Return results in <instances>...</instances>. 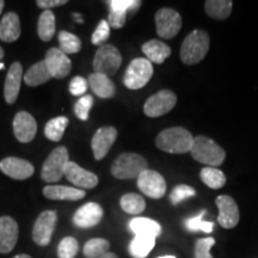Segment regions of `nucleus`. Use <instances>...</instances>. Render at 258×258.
I'll use <instances>...</instances> for the list:
<instances>
[{
	"mask_svg": "<svg viewBox=\"0 0 258 258\" xmlns=\"http://www.w3.org/2000/svg\"><path fill=\"white\" fill-rule=\"evenodd\" d=\"M19 228L14 218L0 217V253H10L18 241Z\"/></svg>",
	"mask_w": 258,
	"mask_h": 258,
	"instance_id": "19",
	"label": "nucleus"
},
{
	"mask_svg": "<svg viewBox=\"0 0 258 258\" xmlns=\"http://www.w3.org/2000/svg\"><path fill=\"white\" fill-rule=\"evenodd\" d=\"M43 195L54 201H78L86 196L85 190L64 185H47Z\"/></svg>",
	"mask_w": 258,
	"mask_h": 258,
	"instance_id": "22",
	"label": "nucleus"
},
{
	"mask_svg": "<svg viewBox=\"0 0 258 258\" xmlns=\"http://www.w3.org/2000/svg\"><path fill=\"white\" fill-rule=\"evenodd\" d=\"M79 252V243L74 237H64L57 246L59 258H76Z\"/></svg>",
	"mask_w": 258,
	"mask_h": 258,
	"instance_id": "37",
	"label": "nucleus"
},
{
	"mask_svg": "<svg viewBox=\"0 0 258 258\" xmlns=\"http://www.w3.org/2000/svg\"><path fill=\"white\" fill-rule=\"evenodd\" d=\"M93 105V97L91 95H85L80 97L79 101L74 105V112L76 116L82 121H86L89 118L90 110Z\"/></svg>",
	"mask_w": 258,
	"mask_h": 258,
	"instance_id": "38",
	"label": "nucleus"
},
{
	"mask_svg": "<svg viewBox=\"0 0 258 258\" xmlns=\"http://www.w3.org/2000/svg\"><path fill=\"white\" fill-rule=\"evenodd\" d=\"M44 62H46L51 78H66L72 70V62H71L70 57L60 48H50L47 51Z\"/></svg>",
	"mask_w": 258,
	"mask_h": 258,
	"instance_id": "14",
	"label": "nucleus"
},
{
	"mask_svg": "<svg viewBox=\"0 0 258 258\" xmlns=\"http://www.w3.org/2000/svg\"><path fill=\"white\" fill-rule=\"evenodd\" d=\"M110 243L104 238H93L84 245V256L85 258H101L103 254L109 252Z\"/></svg>",
	"mask_w": 258,
	"mask_h": 258,
	"instance_id": "34",
	"label": "nucleus"
},
{
	"mask_svg": "<svg viewBox=\"0 0 258 258\" xmlns=\"http://www.w3.org/2000/svg\"><path fill=\"white\" fill-rule=\"evenodd\" d=\"M215 239L213 237L201 238L196 240L195 244V258H213L211 249L214 246Z\"/></svg>",
	"mask_w": 258,
	"mask_h": 258,
	"instance_id": "40",
	"label": "nucleus"
},
{
	"mask_svg": "<svg viewBox=\"0 0 258 258\" xmlns=\"http://www.w3.org/2000/svg\"><path fill=\"white\" fill-rule=\"evenodd\" d=\"M70 163L69 151L66 147L59 146L50 152L43 163L41 177L47 183H56L64 176L67 164Z\"/></svg>",
	"mask_w": 258,
	"mask_h": 258,
	"instance_id": "5",
	"label": "nucleus"
},
{
	"mask_svg": "<svg viewBox=\"0 0 258 258\" xmlns=\"http://www.w3.org/2000/svg\"><path fill=\"white\" fill-rule=\"evenodd\" d=\"M146 59L154 63H163L171 55V49L166 43L159 40H151L141 47Z\"/></svg>",
	"mask_w": 258,
	"mask_h": 258,
	"instance_id": "24",
	"label": "nucleus"
},
{
	"mask_svg": "<svg viewBox=\"0 0 258 258\" xmlns=\"http://www.w3.org/2000/svg\"><path fill=\"white\" fill-rule=\"evenodd\" d=\"M67 0H37L36 5L40 9H43L44 11L46 10H50L53 8H56V6H61L67 4Z\"/></svg>",
	"mask_w": 258,
	"mask_h": 258,
	"instance_id": "43",
	"label": "nucleus"
},
{
	"mask_svg": "<svg viewBox=\"0 0 258 258\" xmlns=\"http://www.w3.org/2000/svg\"><path fill=\"white\" fill-rule=\"evenodd\" d=\"M59 42L60 49L64 54H76L79 53L82 49V41L77 35L69 31H60L59 32Z\"/></svg>",
	"mask_w": 258,
	"mask_h": 258,
	"instance_id": "35",
	"label": "nucleus"
},
{
	"mask_svg": "<svg viewBox=\"0 0 258 258\" xmlns=\"http://www.w3.org/2000/svg\"><path fill=\"white\" fill-rule=\"evenodd\" d=\"M22 79H23V67L21 62L16 61L9 69L4 84V97L8 104H14L17 101Z\"/></svg>",
	"mask_w": 258,
	"mask_h": 258,
	"instance_id": "21",
	"label": "nucleus"
},
{
	"mask_svg": "<svg viewBox=\"0 0 258 258\" xmlns=\"http://www.w3.org/2000/svg\"><path fill=\"white\" fill-rule=\"evenodd\" d=\"M154 19H156L157 34L164 40L176 37L182 29V17L173 9L164 8L158 10Z\"/></svg>",
	"mask_w": 258,
	"mask_h": 258,
	"instance_id": "8",
	"label": "nucleus"
},
{
	"mask_svg": "<svg viewBox=\"0 0 258 258\" xmlns=\"http://www.w3.org/2000/svg\"><path fill=\"white\" fill-rule=\"evenodd\" d=\"M23 79L28 86L35 88V86L42 85V84L49 82L51 79V76L47 69L46 62L44 61H40V62L32 64L30 69L28 70V72L24 74Z\"/></svg>",
	"mask_w": 258,
	"mask_h": 258,
	"instance_id": "27",
	"label": "nucleus"
},
{
	"mask_svg": "<svg viewBox=\"0 0 258 258\" xmlns=\"http://www.w3.org/2000/svg\"><path fill=\"white\" fill-rule=\"evenodd\" d=\"M21 36V21L17 14L8 12L0 21V40L12 43Z\"/></svg>",
	"mask_w": 258,
	"mask_h": 258,
	"instance_id": "23",
	"label": "nucleus"
},
{
	"mask_svg": "<svg viewBox=\"0 0 258 258\" xmlns=\"http://www.w3.org/2000/svg\"><path fill=\"white\" fill-rule=\"evenodd\" d=\"M108 23L110 28L121 29L124 27L127 15H135L143 3L140 0H109Z\"/></svg>",
	"mask_w": 258,
	"mask_h": 258,
	"instance_id": "9",
	"label": "nucleus"
},
{
	"mask_svg": "<svg viewBox=\"0 0 258 258\" xmlns=\"http://www.w3.org/2000/svg\"><path fill=\"white\" fill-rule=\"evenodd\" d=\"M194 137L189 131L182 127L164 129L156 138L159 150L172 154H182L191 151Z\"/></svg>",
	"mask_w": 258,
	"mask_h": 258,
	"instance_id": "1",
	"label": "nucleus"
},
{
	"mask_svg": "<svg viewBox=\"0 0 258 258\" xmlns=\"http://www.w3.org/2000/svg\"><path fill=\"white\" fill-rule=\"evenodd\" d=\"M37 34L42 41L48 42L54 37L55 34V15L50 11L46 10L43 11L38 18L37 24Z\"/></svg>",
	"mask_w": 258,
	"mask_h": 258,
	"instance_id": "30",
	"label": "nucleus"
},
{
	"mask_svg": "<svg viewBox=\"0 0 258 258\" xmlns=\"http://www.w3.org/2000/svg\"><path fill=\"white\" fill-rule=\"evenodd\" d=\"M14 258H32V257L29 256L27 253H21V254H17V256H15Z\"/></svg>",
	"mask_w": 258,
	"mask_h": 258,
	"instance_id": "46",
	"label": "nucleus"
},
{
	"mask_svg": "<svg viewBox=\"0 0 258 258\" xmlns=\"http://www.w3.org/2000/svg\"><path fill=\"white\" fill-rule=\"evenodd\" d=\"M103 215H104V212L98 203H85L74 213L73 224L80 228L95 227L102 221Z\"/></svg>",
	"mask_w": 258,
	"mask_h": 258,
	"instance_id": "16",
	"label": "nucleus"
},
{
	"mask_svg": "<svg viewBox=\"0 0 258 258\" xmlns=\"http://www.w3.org/2000/svg\"><path fill=\"white\" fill-rule=\"evenodd\" d=\"M116 138H117V131L114 127L108 125L97 129L91 141V148L96 160H101L108 154L116 141Z\"/></svg>",
	"mask_w": 258,
	"mask_h": 258,
	"instance_id": "17",
	"label": "nucleus"
},
{
	"mask_svg": "<svg viewBox=\"0 0 258 258\" xmlns=\"http://www.w3.org/2000/svg\"><path fill=\"white\" fill-rule=\"evenodd\" d=\"M121 63L122 55L120 50L111 44H103L96 51L95 59H93V70H95V73L111 77L117 72Z\"/></svg>",
	"mask_w": 258,
	"mask_h": 258,
	"instance_id": "7",
	"label": "nucleus"
},
{
	"mask_svg": "<svg viewBox=\"0 0 258 258\" xmlns=\"http://www.w3.org/2000/svg\"><path fill=\"white\" fill-rule=\"evenodd\" d=\"M147 167V160L140 154L123 153L112 163L111 175L118 179H133L138 178Z\"/></svg>",
	"mask_w": 258,
	"mask_h": 258,
	"instance_id": "4",
	"label": "nucleus"
},
{
	"mask_svg": "<svg viewBox=\"0 0 258 258\" xmlns=\"http://www.w3.org/2000/svg\"><path fill=\"white\" fill-rule=\"evenodd\" d=\"M231 0H207L205 3L206 12L209 17L217 21H224L230 17L232 12Z\"/></svg>",
	"mask_w": 258,
	"mask_h": 258,
	"instance_id": "29",
	"label": "nucleus"
},
{
	"mask_svg": "<svg viewBox=\"0 0 258 258\" xmlns=\"http://www.w3.org/2000/svg\"><path fill=\"white\" fill-rule=\"evenodd\" d=\"M215 203H217L219 209L218 222L221 227L226 228V230L234 228L240 219L239 208H238L234 200L228 195H220L215 200Z\"/></svg>",
	"mask_w": 258,
	"mask_h": 258,
	"instance_id": "13",
	"label": "nucleus"
},
{
	"mask_svg": "<svg viewBox=\"0 0 258 258\" xmlns=\"http://www.w3.org/2000/svg\"><path fill=\"white\" fill-rule=\"evenodd\" d=\"M109 36H110V25H109L108 21L103 19V21L99 22L96 30L93 31L91 42L95 46H103V43L108 40Z\"/></svg>",
	"mask_w": 258,
	"mask_h": 258,
	"instance_id": "41",
	"label": "nucleus"
},
{
	"mask_svg": "<svg viewBox=\"0 0 258 258\" xmlns=\"http://www.w3.org/2000/svg\"><path fill=\"white\" fill-rule=\"evenodd\" d=\"M67 125H69V118L64 116L51 118L50 121L47 122L46 128H44V135L51 141H60L63 137Z\"/></svg>",
	"mask_w": 258,
	"mask_h": 258,
	"instance_id": "33",
	"label": "nucleus"
},
{
	"mask_svg": "<svg viewBox=\"0 0 258 258\" xmlns=\"http://www.w3.org/2000/svg\"><path fill=\"white\" fill-rule=\"evenodd\" d=\"M158 258H176L175 256H163V257H158Z\"/></svg>",
	"mask_w": 258,
	"mask_h": 258,
	"instance_id": "49",
	"label": "nucleus"
},
{
	"mask_svg": "<svg viewBox=\"0 0 258 258\" xmlns=\"http://www.w3.org/2000/svg\"><path fill=\"white\" fill-rule=\"evenodd\" d=\"M153 64L144 57H138L129 63L123 77L125 88L139 90L146 86L153 76Z\"/></svg>",
	"mask_w": 258,
	"mask_h": 258,
	"instance_id": "6",
	"label": "nucleus"
},
{
	"mask_svg": "<svg viewBox=\"0 0 258 258\" xmlns=\"http://www.w3.org/2000/svg\"><path fill=\"white\" fill-rule=\"evenodd\" d=\"M89 84L92 91L101 98H111L115 95V85L104 74L92 73L89 77Z\"/></svg>",
	"mask_w": 258,
	"mask_h": 258,
	"instance_id": "25",
	"label": "nucleus"
},
{
	"mask_svg": "<svg viewBox=\"0 0 258 258\" xmlns=\"http://www.w3.org/2000/svg\"><path fill=\"white\" fill-rule=\"evenodd\" d=\"M195 194H196L195 189H192L191 186L185 185V184H179L175 186V189L171 191L170 201L172 202V205L177 206L178 203L184 201V200L195 196Z\"/></svg>",
	"mask_w": 258,
	"mask_h": 258,
	"instance_id": "39",
	"label": "nucleus"
},
{
	"mask_svg": "<svg viewBox=\"0 0 258 258\" xmlns=\"http://www.w3.org/2000/svg\"><path fill=\"white\" fill-rule=\"evenodd\" d=\"M206 211H202L200 214L196 215L194 218H188L184 220V226L185 228L190 232H205V233H211L214 228V224L209 221L203 220V217H205Z\"/></svg>",
	"mask_w": 258,
	"mask_h": 258,
	"instance_id": "36",
	"label": "nucleus"
},
{
	"mask_svg": "<svg viewBox=\"0 0 258 258\" xmlns=\"http://www.w3.org/2000/svg\"><path fill=\"white\" fill-rule=\"evenodd\" d=\"M177 96L170 90H161L147 99L144 105V112L148 117H159L175 108Z\"/></svg>",
	"mask_w": 258,
	"mask_h": 258,
	"instance_id": "11",
	"label": "nucleus"
},
{
	"mask_svg": "<svg viewBox=\"0 0 258 258\" xmlns=\"http://www.w3.org/2000/svg\"><path fill=\"white\" fill-rule=\"evenodd\" d=\"M101 258H118V256L114 252H106L105 254H103Z\"/></svg>",
	"mask_w": 258,
	"mask_h": 258,
	"instance_id": "44",
	"label": "nucleus"
},
{
	"mask_svg": "<svg viewBox=\"0 0 258 258\" xmlns=\"http://www.w3.org/2000/svg\"><path fill=\"white\" fill-rule=\"evenodd\" d=\"M89 82L83 77H74L70 83V92L73 96H85Z\"/></svg>",
	"mask_w": 258,
	"mask_h": 258,
	"instance_id": "42",
	"label": "nucleus"
},
{
	"mask_svg": "<svg viewBox=\"0 0 258 258\" xmlns=\"http://www.w3.org/2000/svg\"><path fill=\"white\" fill-rule=\"evenodd\" d=\"M5 56V53H4V49H3L2 47H0V60L3 59V57Z\"/></svg>",
	"mask_w": 258,
	"mask_h": 258,
	"instance_id": "48",
	"label": "nucleus"
},
{
	"mask_svg": "<svg viewBox=\"0 0 258 258\" xmlns=\"http://www.w3.org/2000/svg\"><path fill=\"white\" fill-rule=\"evenodd\" d=\"M129 228L135 235H147V237L157 238L161 233L160 225L148 218H134L129 222Z\"/></svg>",
	"mask_w": 258,
	"mask_h": 258,
	"instance_id": "26",
	"label": "nucleus"
},
{
	"mask_svg": "<svg viewBox=\"0 0 258 258\" xmlns=\"http://www.w3.org/2000/svg\"><path fill=\"white\" fill-rule=\"evenodd\" d=\"M4 69H5L4 63H3V62H0V70H4Z\"/></svg>",
	"mask_w": 258,
	"mask_h": 258,
	"instance_id": "50",
	"label": "nucleus"
},
{
	"mask_svg": "<svg viewBox=\"0 0 258 258\" xmlns=\"http://www.w3.org/2000/svg\"><path fill=\"white\" fill-rule=\"evenodd\" d=\"M57 221V213L55 211L42 212L35 221L32 227V240L40 246L49 245Z\"/></svg>",
	"mask_w": 258,
	"mask_h": 258,
	"instance_id": "10",
	"label": "nucleus"
},
{
	"mask_svg": "<svg viewBox=\"0 0 258 258\" xmlns=\"http://www.w3.org/2000/svg\"><path fill=\"white\" fill-rule=\"evenodd\" d=\"M156 246V238L135 235L129 244V253L133 258H146Z\"/></svg>",
	"mask_w": 258,
	"mask_h": 258,
	"instance_id": "28",
	"label": "nucleus"
},
{
	"mask_svg": "<svg viewBox=\"0 0 258 258\" xmlns=\"http://www.w3.org/2000/svg\"><path fill=\"white\" fill-rule=\"evenodd\" d=\"M200 177L202 182L212 189H220L226 183L225 173L217 167H203L200 172Z\"/></svg>",
	"mask_w": 258,
	"mask_h": 258,
	"instance_id": "32",
	"label": "nucleus"
},
{
	"mask_svg": "<svg viewBox=\"0 0 258 258\" xmlns=\"http://www.w3.org/2000/svg\"><path fill=\"white\" fill-rule=\"evenodd\" d=\"M4 6H5V2H4V0H0V14L3 12V9H4Z\"/></svg>",
	"mask_w": 258,
	"mask_h": 258,
	"instance_id": "47",
	"label": "nucleus"
},
{
	"mask_svg": "<svg viewBox=\"0 0 258 258\" xmlns=\"http://www.w3.org/2000/svg\"><path fill=\"white\" fill-rule=\"evenodd\" d=\"M209 50V36L203 30H194L183 41L180 60L185 64H196L205 59Z\"/></svg>",
	"mask_w": 258,
	"mask_h": 258,
	"instance_id": "3",
	"label": "nucleus"
},
{
	"mask_svg": "<svg viewBox=\"0 0 258 258\" xmlns=\"http://www.w3.org/2000/svg\"><path fill=\"white\" fill-rule=\"evenodd\" d=\"M191 156L199 163L209 167L220 166L225 161L226 153L214 140L203 135L194 138L191 147Z\"/></svg>",
	"mask_w": 258,
	"mask_h": 258,
	"instance_id": "2",
	"label": "nucleus"
},
{
	"mask_svg": "<svg viewBox=\"0 0 258 258\" xmlns=\"http://www.w3.org/2000/svg\"><path fill=\"white\" fill-rule=\"evenodd\" d=\"M0 170L14 179L24 180L34 175L35 167L28 160L17 157H8L0 161Z\"/></svg>",
	"mask_w": 258,
	"mask_h": 258,
	"instance_id": "15",
	"label": "nucleus"
},
{
	"mask_svg": "<svg viewBox=\"0 0 258 258\" xmlns=\"http://www.w3.org/2000/svg\"><path fill=\"white\" fill-rule=\"evenodd\" d=\"M64 176L78 189H92L98 184V177L95 173L80 167L78 164L71 161L67 164L66 170H64Z\"/></svg>",
	"mask_w": 258,
	"mask_h": 258,
	"instance_id": "20",
	"label": "nucleus"
},
{
	"mask_svg": "<svg viewBox=\"0 0 258 258\" xmlns=\"http://www.w3.org/2000/svg\"><path fill=\"white\" fill-rule=\"evenodd\" d=\"M121 208L125 213L132 215L141 214L146 208V201L141 195L135 192H129L123 195L120 200Z\"/></svg>",
	"mask_w": 258,
	"mask_h": 258,
	"instance_id": "31",
	"label": "nucleus"
},
{
	"mask_svg": "<svg viewBox=\"0 0 258 258\" xmlns=\"http://www.w3.org/2000/svg\"><path fill=\"white\" fill-rule=\"evenodd\" d=\"M73 18H74V21H77L78 22L79 24H82L83 23V18H82V16H80V14H73Z\"/></svg>",
	"mask_w": 258,
	"mask_h": 258,
	"instance_id": "45",
	"label": "nucleus"
},
{
	"mask_svg": "<svg viewBox=\"0 0 258 258\" xmlns=\"http://www.w3.org/2000/svg\"><path fill=\"white\" fill-rule=\"evenodd\" d=\"M14 133L19 143H30L37 133L36 120L27 111L17 112L14 118Z\"/></svg>",
	"mask_w": 258,
	"mask_h": 258,
	"instance_id": "18",
	"label": "nucleus"
},
{
	"mask_svg": "<svg viewBox=\"0 0 258 258\" xmlns=\"http://www.w3.org/2000/svg\"><path fill=\"white\" fill-rule=\"evenodd\" d=\"M138 188L144 195L151 199H160L166 192V182L159 172L154 170H145L138 177Z\"/></svg>",
	"mask_w": 258,
	"mask_h": 258,
	"instance_id": "12",
	"label": "nucleus"
}]
</instances>
